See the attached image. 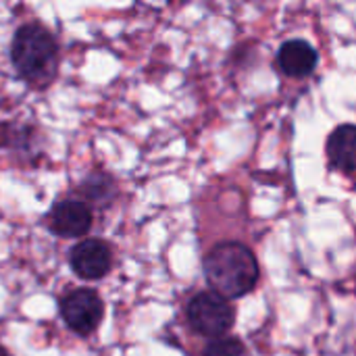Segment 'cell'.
Wrapping results in <instances>:
<instances>
[{"label": "cell", "mask_w": 356, "mask_h": 356, "mask_svg": "<svg viewBox=\"0 0 356 356\" xmlns=\"http://www.w3.org/2000/svg\"><path fill=\"white\" fill-rule=\"evenodd\" d=\"M202 267L211 290L225 300H240L248 296L261 277L254 252L240 242L215 244L204 254Z\"/></svg>", "instance_id": "obj_1"}, {"label": "cell", "mask_w": 356, "mask_h": 356, "mask_svg": "<svg viewBox=\"0 0 356 356\" xmlns=\"http://www.w3.org/2000/svg\"><path fill=\"white\" fill-rule=\"evenodd\" d=\"M10 60L25 83L44 90L58 73V44L44 25L25 23L13 35Z\"/></svg>", "instance_id": "obj_2"}, {"label": "cell", "mask_w": 356, "mask_h": 356, "mask_svg": "<svg viewBox=\"0 0 356 356\" xmlns=\"http://www.w3.org/2000/svg\"><path fill=\"white\" fill-rule=\"evenodd\" d=\"M186 317L194 334L211 338V340H221L227 338V334L234 327L236 313L229 300L223 296L215 294L213 290L209 292H198L186 309Z\"/></svg>", "instance_id": "obj_3"}, {"label": "cell", "mask_w": 356, "mask_h": 356, "mask_svg": "<svg viewBox=\"0 0 356 356\" xmlns=\"http://www.w3.org/2000/svg\"><path fill=\"white\" fill-rule=\"evenodd\" d=\"M60 317L65 325L77 336H90L98 330L104 317L102 298L88 288H77L60 298Z\"/></svg>", "instance_id": "obj_4"}, {"label": "cell", "mask_w": 356, "mask_h": 356, "mask_svg": "<svg viewBox=\"0 0 356 356\" xmlns=\"http://www.w3.org/2000/svg\"><path fill=\"white\" fill-rule=\"evenodd\" d=\"M71 269L83 282H98L113 269V250L102 240H81L69 254Z\"/></svg>", "instance_id": "obj_5"}, {"label": "cell", "mask_w": 356, "mask_h": 356, "mask_svg": "<svg viewBox=\"0 0 356 356\" xmlns=\"http://www.w3.org/2000/svg\"><path fill=\"white\" fill-rule=\"evenodd\" d=\"M92 209L75 198L58 200L48 213V227L58 238H81L92 229Z\"/></svg>", "instance_id": "obj_6"}, {"label": "cell", "mask_w": 356, "mask_h": 356, "mask_svg": "<svg viewBox=\"0 0 356 356\" xmlns=\"http://www.w3.org/2000/svg\"><path fill=\"white\" fill-rule=\"evenodd\" d=\"M317 60H319V54L313 48V44H309L307 40H300V38L284 42L277 52L280 69L288 77H294V79L311 75L317 67Z\"/></svg>", "instance_id": "obj_7"}, {"label": "cell", "mask_w": 356, "mask_h": 356, "mask_svg": "<svg viewBox=\"0 0 356 356\" xmlns=\"http://www.w3.org/2000/svg\"><path fill=\"white\" fill-rule=\"evenodd\" d=\"M327 159L330 165L342 173L356 171V125H338L327 138Z\"/></svg>", "instance_id": "obj_8"}, {"label": "cell", "mask_w": 356, "mask_h": 356, "mask_svg": "<svg viewBox=\"0 0 356 356\" xmlns=\"http://www.w3.org/2000/svg\"><path fill=\"white\" fill-rule=\"evenodd\" d=\"M77 192L81 194V202H86L90 209L92 207L104 209L113 202V198L117 194V186L111 175H106L102 171H94L81 181Z\"/></svg>", "instance_id": "obj_9"}, {"label": "cell", "mask_w": 356, "mask_h": 356, "mask_svg": "<svg viewBox=\"0 0 356 356\" xmlns=\"http://www.w3.org/2000/svg\"><path fill=\"white\" fill-rule=\"evenodd\" d=\"M33 144H35V129L31 125L0 123V148L31 154Z\"/></svg>", "instance_id": "obj_10"}, {"label": "cell", "mask_w": 356, "mask_h": 356, "mask_svg": "<svg viewBox=\"0 0 356 356\" xmlns=\"http://www.w3.org/2000/svg\"><path fill=\"white\" fill-rule=\"evenodd\" d=\"M244 344L238 338H221V340H213L202 356H244Z\"/></svg>", "instance_id": "obj_11"}, {"label": "cell", "mask_w": 356, "mask_h": 356, "mask_svg": "<svg viewBox=\"0 0 356 356\" xmlns=\"http://www.w3.org/2000/svg\"><path fill=\"white\" fill-rule=\"evenodd\" d=\"M0 356H10L8 355V350H6L4 346H0Z\"/></svg>", "instance_id": "obj_12"}]
</instances>
